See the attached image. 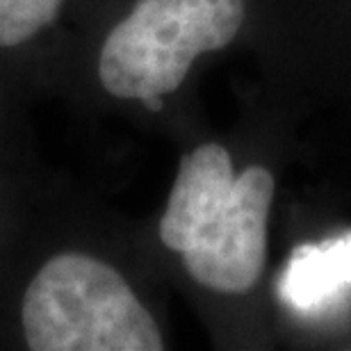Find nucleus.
<instances>
[{
  "label": "nucleus",
  "mask_w": 351,
  "mask_h": 351,
  "mask_svg": "<svg viewBox=\"0 0 351 351\" xmlns=\"http://www.w3.org/2000/svg\"><path fill=\"white\" fill-rule=\"evenodd\" d=\"M351 290V233L299 247L278 283L287 306L304 313L331 308Z\"/></svg>",
  "instance_id": "6"
},
{
  "label": "nucleus",
  "mask_w": 351,
  "mask_h": 351,
  "mask_svg": "<svg viewBox=\"0 0 351 351\" xmlns=\"http://www.w3.org/2000/svg\"><path fill=\"white\" fill-rule=\"evenodd\" d=\"M27 103L0 82V267L48 182L27 121Z\"/></svg>",
  "instance_id": "5"
},
{
  "label": "nucleus",
  "mask_w": 351,
  "mask_h": 351,
  "mask_svg": "<svg viewBox=\"0 0 351 351\" xmlns=\"http://www.w3.org/2000/svg\"><path fill=\"white\" fill-rule=\"evenodd\" d=\"M244 0H132L91 51V80L114 103L160 114L196 60L237 37Z\"/></svg>",
  "instance_id": "3"
},
{
  "label": "nucleus",
  "mask_w": 351,
  "mask_h": 351,
  "mask_svg": "<svg viewBox=\"0 0 351 351\" xmlns=\"http://www.w3.org/2000/svg\"><path fill=\"white\" fill-rule=\"evenodd\" d=\"M162 326L121 267L69 237L46 182L0 267V349L162 351Z\"/></svg>",
  "instance_id": "1"
},
{
  "label": "nucleus",
  "mask_w": 351,
  "mask_h": 351,
  "mask_svg": "<svg viewBox=\"0 0 351 351\" xmlns=\"http://www.w3.org/2000/svg\"><path fill=\"white\" fill-rule=\"evenodd\" d=\"M274 192L276 180L267 167L235 173L221 144H199L180 158L158 219V240L194 285L244 294L263 274Z\"/></svg>",
  "instance_id": "2"
},
{
  "label": "nucleus",
  "mask_w": 351,
  "mask_h": 351,
  "mask_svg": "<svg viewBox=\"0 0 351 351\" xmlns=\"http://www.w3.org/2000/svg\"><path fill=\"white\" fill-rule=\"evenodd\" d=\"M73 0H0V82L27 101L55 80Z\"/></svg>",
  "instance_id": "4"
}]
</instances>
